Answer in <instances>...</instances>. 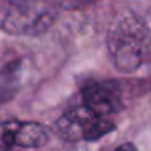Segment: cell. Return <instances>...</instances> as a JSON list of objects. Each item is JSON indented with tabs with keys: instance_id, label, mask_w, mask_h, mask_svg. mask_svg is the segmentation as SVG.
I'll list each match as a JSON object with an SVG mask.
<instances>
[{
	"instance_id": "1",
	"label": "cell",
	"mask_w": 151,
	"mask_h": 151,
	"mask_svg": "<svg viewBox=\"0 0 151 151\" xmlns=\"http://www.w3.org/2000/svg\"><path fill=\"white\" fill-rule=\"evenodd\" d=\"M107 50L119 73L137 72L151 56V31L137 13L127 11L118 16L109 28Z\"/></svg>"
},
{
	"instance_id": "2",
	"label": "cell",
	"mask_w": 151,
	"mask_h": 151,
	"mask_svg": "<svg viewBox=\"0 0 151 151\" xmlns=\"http://www.w3.org/2000/svg\"><path fill=\"white\" fill-rule=\"evenodd\" d=\"M58 12L52 0H0V29L15 36H40L53 27Z\"/></svg>"
},
{
	"instance_id": "3",
	"label": "cell",
	"mask_w": 151,
	"mask_h": 151,
	"mask_svg": "<svg viewBox=\"0 0 151 151\" xmlns=\"http://www.w3.org/2000/svg\"><path fill=\"white\" fill-rule=\"evenodd\" d=\"M81 101L98 117H107L123 109L122 89L114 80L96 81L83 86Z\"/></svg>"
},
{
	"instance_id": "4",
	"label": "cell",
	"mask_w": 151,
	"mask_h": 151,
	"mask_svg": "<svg viewBox=\"0 0 151 151\" xmlns=\"http://www.w3.org/2000/svg\"><path fill=\"white\" fill-rule=\"evenodd\" d=\"M96 115L91 113L83 104L68 109L53 125V131L69 142L86 141L90 127L96 121Z\"/></svg>"
},
{
	"instance_id": "5",
	"label": "cell",
	"mask_w": 151,
	"mask_h": 151,
	"mask_svg": "<svg viewBox=\"0 0 151 151\" xmlns=\"http://www.w3.org/2000/svg\"><path fill=\"white\" fill-rule=\"evenodd\" d=\"M49 139L50 131L44 125L39 122L20 121L15 137V147L39 149L48 145Z\"/></svg>"
},
{
	"instance_id": "6",
	"label": "cell",
	"mask_w": 151,
	"mask_h": 151,
	"mask_svg": "<svg viewBox=\"0 0 151 151\" xmlns=\"http://www.w3.org/2000/svg\"><path fill=\"white\" fill-rule=\"evenodd\" d=\"M23 61L13 60L0 70V105L7 104L20 90Z\"/></svg>"
},
{
	"instance_id": "7",
	"label": "cell",
	"mask_w": 151,
	"mask_h": 151,
	"mask_svg": "<svg viewBox=\"0 0 151 151\" xmlns=\"http://www.w3.org/2000/svg\"><path fill=\"white\" fill-rule=\"evenodd\" d=\"M20 121L8 119L0 123V150H11L15 147V137Z\"/></svg>"
},
{
	"instance_id": "8",
	"label": "cell",
	"mask_w": 151,
	"mask_h": 151,
	"mask_svg": "<svg viewBox=\"0 0 151 151\" xmlns=\"http://www.w3.org/2000/svg\"><path fill=\"white\" fill-rule=\"evenodd\" d=\"M58 9H65V11H77L83 9L86 7H90L91 4L97 1V0H52Z\"/></svg>"
},
{
	"instance_id": "9",
	"label": "cell",
	"mask_w": 151,
	"mask_h": 151,
	"mask_svg": "<svg viewBox=\"0 0 151 151\" xmlns=\"http://www.w3.org/2000/svg\"><path fill=\"white\" fill-rule=\"evenodd\" d=\"M118 149H119V150H123V149H126V150H135V146H134V145H131V143H125V145L118 146Z\"/></svg>"
}]
</instances>
